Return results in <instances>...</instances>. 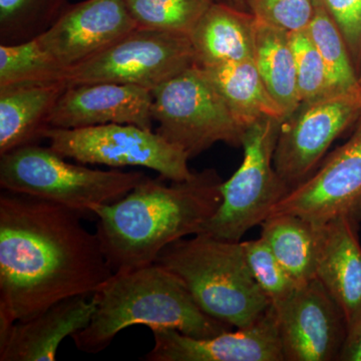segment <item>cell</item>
<instances>
[{
    "instance_id": "cell-1",
    "label": "cell",
    "mask_w": 361,
    "mask_h": 361,
    "mask_svg": "<svg viewBox=\"0 0 361 361\" xmlns=\"http://www.w3.org/2000/svg\"><path fill=\"white\" fill-rule=\"evenodd\" d=\"M89 214L32 195L0 194V336L73 296L92 297L114 274Z\"/></svg>"
},
{
    "instance_id": "cell-2",
    "label": "cell",
    "mask_w": 361,
    "mask_h": 361,
    "mask_svg": "<svg viewBox=\"0 0 361 361\" xmlns=\"http://www.w3.org/2000/svg\"><path fill=\"white\" fill-rule=\"evenodd\" d=\"M147 178L115 203L92 209L97 238L114 273L155 263L173 242L199 234L222 203L224 180L215 169L185 180Z\"/></svg>"
},
{
    "instance_id": "cell-3",
    "label": "cell",
    "mask_w": 361,
    "mask_h": 361,
    "mask_svg": "<svg viewBox=\"0 0 361 361\" xmlns=\"http://www.w3.org/2000/svg\"><path fill=\"white\" fill-rule=\"evenodd\" d=\"M92 297L96 302L92 320L71 336L85 353H101L122 330L135 325L167 327L201 339L233 329L203 312L182 280L157 263L114 273Z\"/></svg>"
},
{
    "instance_id": "cell-4",
    "label": "cell",
    "mask_w": 361,
    "mask_h": 361,
    "mask_svg": "<svg viewBox=\"0 0 361 361\" xmlns=\"http://www.w3.org/2000/svg\"><path fill=\"white\" fill-rule=\"evenodd\" d=\"M155 263L182 280L203 312L230 326H249L271 306L252 275L241 241L200 233L171 243Z\"/></svg>"
},
{
    "instance_id": "cell-5",
    "label": "cell",
    "mask_w": 361,
    "mask_h": 361,
    "mask_svg": "<svg viewBox=\"0 0 361 361\" xmlns=\"http://www.w3.org/2000/svg\"><path fill=\"white\" fill-rule=\"evenodd\" d=\"M66 159L39 144L13 149L0 156V186L97 218L92 212L94 207L115 203L148 178L135 171L94 170Z\"/></svg>"
},
{
    "instance_id": "cell-6",
    "label": "cell",
    "mask_w": 361,
    "mask_h": 361,
    "mask_svg": "<svg viewBox=\"0 0 361 361\" xmlns=\"http://www.w3.org/2000/svg\"><path fill=\"white\" fill-rule=\"evenodd\" d=\"M156 133L190 160L218 142L242 148L244 128L200 68L190 66L152 92Z\"/></svg>"
},
{
    "instance_id": "cell-7",
    "label": "cell",
    "mask_w": 361,
    "mask_h": 361,
    "mask_svg": "<svg viewBox=\"0 0 361 361\" xmlns=\"http://www.w3.org/2000/svg\"><path fill=\"white\" fill-rule=\"evenodd\" d=\"M282 121L263 118L246 128L243 161L222 184V203L201 233L216 238L241 241L291 191L274 167V153ZM200 234V233H199Z\"/></svg>"
},
{
    "instance_id": "cell-8",
    "label": "cell",
    "mask_w": 361,
    "mask_h": 361,
    "mask_svg": "<svg viewBox=\"0 0 361 361\" xmlns=\"http://www.w3.org/2000/svg\"><path fill=\"white\" fill-rule=\"evenodd\" d=\"M44 139L66 159L84 165L144 167L169 180H185L193 175L183 149L153 130L134 125L94 126L78 129L47 128Z\"/></svg>"
},
{
    "instance_id": "cell-9",
    "label": "cell",
    "mask_w": 361,
    "mask_h": 361,
    "mask_svg": "<svg viewBox=\"0 0 361 361\" xmlns=\"http://www.w3.org/2000/svg\"><path fill=\"white\" fill-rule=\"evenodd\" d=\"M193 66L195 54L188 35L135 27L103 51L70 68L65 80L68 87L116 82L153 92Z\"/></svg>"
},
{
    "instance_id": "cell-10",
    "label": "cell",
    "mask_w": 361,
    "mask_h": 361,
    "mask_svg": "<svg viewBox=\"0 0 361 361\" xmlns=\"http://www.w3.org/2000/svg\"><path fill=\"white\" fill-rule=\"evenodd\" d=\"M361 114V87L353 92L303 102L282 121L274 167L290 189L315 172L330 146Z\"/></svg>"
},
{
    "instance_id": "cell-11",
    "label": "cell",
    "mask_w": 361,
    "mask_h": 361,
    "mask_svg": "<svg viewBox=\"0 0 361 361\" xmlns=\"http://www.w3.org/2000/svg\"><path fill=\"white\" fill-rule=\"evenodd\" d=\"M285 361H338L348 327L336 299L314 278L275 311Z\"/></svg>"
},
{
    "instance_id": "cell-12",
    "label": "cell",
    "mask_w": 361,
    "mask_h": 361,
    "mask_svg": "<svg viewBox=\"0 0 361 361\" xmlns=\"http://www.w3.org/2000/svg\"><path fill=\"white\" fill-rule=\"evenodd\" d=\"M361 207V128L315 172L292 189L271 215L292 214L322 224Z\"/></svg>"
},
{
    "instance_id": "cell-13",
    "label": "cell",
    "mask_w": 361,
    "mask_h": 361,
    "mask_svg": "<svg viewBox=\"0 0 361 361\" xmlns=\"http://www.w3.org/2000/svg\"><path fill=\"white\" fill-rule=\"evenodd\" d=\"M151 330L155 344L145 355L147 361H285L271 306L253 324L211 338H194L167 327Z\"/></svg>"
},
{
    "instance_id": "cell-14",
    "label": "cell",
    "mask_w": 361,
    "mask_h": 361,
    "mask_svg": "<svg viewBox=\"0 0 361 361\" xmlns=\"http://www.w3.org/2000/svg\"><path fill=\"white\" fill-rule=\"evenodd\" d=\"M135 28L125 0H84L66 7L37 40L68 71L103 51Z\"/></svg>"
},
{
    "instance_id": "cell-15",
    "label": "cell",
    "mask_w": 361,
    "mask_h": 361,
    "mask_svg": "<svg viewBox=\"0 0 361 361\" xmlns=\"http://www.w3.org/2000/svg\"><path fill=\"white\" fill-rule=\"evenodd\" d=\"M152 90L137 85L94 82L71 85L49 118V128L78 129L94 126L134 125L153 130Z\"/></svg>"
},
{
    "instance_id": "cell-16",
    "label": "cell",
    "mask_w": 361,
    "mask_h": 361,
    "mask_svg": "<svg viewBox=\"0 0 361 361\" xmlns=\"http://www.w3.org/2000/svg\"><path fill=\"white\" fill-rule=\"evenodd\" d=\"M360 222L361 207L319 224L318 234L316 278L341 306L348 330L361 320Z\"/></svg>"
},
{
    "instance_id": "cell-17",
    "label": "cell",
    "mask_w": 361,
    "mask_h": 361,
    "mask_svg": "<svg viewBox=\"0 0 361 361\" xmlns=\"http://www.w3.org/2000/svg\"><path fill=\"white\" fill-rule=\"evenodd\" d=\"M96 311L92 297L73 296L16 322L0 336V361H54L66 337L85 329Z\"/></svg>"
},
{
    "instance_id": "cell-18",
    "label": "cell",
    "mask_w": 361,
    "mask_h": 361,
    "mask_svg": "<svg viewBox=\"0 0 361 361\" xmlns=\"http://www.w3.org/2000/svg\"><path fill=\"white\" fill-rule=\"evenodd\" d=\"M66 87V80L0 87V156L44 139L49 116Z\"/></svg>"
},
{
    "instance_id": "cell-19",
    "label": "cell",
    "mask_w": 361,
    "mask_h": 361,
    "mask_svg": "<svg viewBox=\"0 0 361 361\" xmlns=\"http://www.w3.org/2000/svg\"><path fill=\"white\" fill-rule=\"evenodd\" d=\"M256 18L249 11L215 1L190 33L199 68L253 59Z\"/></svg>"
},
{
    "instance_id": "cell-20",
    "label": "cell",
    "mask_w": 361,
    "mask_h": 361,
    "mask_svg": "<svg viewBox=\"0 0 361 361\" xmlns=\"http://www.w3.org/2000/svg\"><path fill=\"white\" fill-rule=\"evenodd\" d=\"M200 70L244 128L263 118L284 120L283 111L268 92L253 59Z\"/></svg>"
},
{
    "instance_id": "cell-21",
    "label": "cell",
    "mask_w": 361,
    "mask_h": 361,
    "mask_svg": "<svg viewBox=\"0 0 361 361\" xmlns=\"http://www.w3.org/2000/svg\"><path fill=\"white\" fill-rule=\"evenodd\" d=\"M253 61L268 92L286 118L301 103L289 32L256 20Z\"/></svg>"
},
{
    "instance_id": "cell-22",
    "label": "cell",
    "mask_w": 361,
    "mask_h": 361,
    "mask_svg": "<svg viewBox=\"0 0 361 361\" xmlns=\"http://www.w3.org/2000/svg\"><path fill=\"white\" fill-rule=\"evenodd\" d=\"M260 226L261 238L299 284L316 278L319 224L292 214H276Z\"/></svg>"
},
{
    "instance_id": "cell-23",
    "label": "cell",
    "mask_w": 361,
    "mask_h": 361,
    "mask_svg": "<svg viewBox=\"0 0 361 361\" xmlns=\"http://www.w3.org/2000/svg\"><path fill=\"white\" fill-rule=\"evenodd\" d=\"M306 30L329 71L332 94H343L360 89L357 71L351 61L345 40L338 26L317 0H315L312 20Z\"/></svg>"
},
{
    "instance_id": "cell-24",
    "label": "cell",
    "mask_w": 361,
    "mask_h": 361,
    "mask_svg": "<svg viewBox=\"0 0 361 361\" xmlns=\"http://www.w3.org/2000/svg\"><path fill=\"white\" fill-rule=\"evenodd\" d=\"M70 4L68 0H0V44L37 39Z\"/></svg>"
},
{
    "instance_id": "cell-25",
    "label": "cell",
    "mask_w": 361,
    "mask_h": 361,
    "mask_svg": "<svg viewBox=\"0 0 361 361\" xmlns=\"http://www.w3.org/2000/svg\"><path fill=\"white\" fill-rule=\"evenodd\" d=\"M66 73L37 39L0 44V87L65 80Z\"/></svg>"
},
{
    "instance_id": "cell-26",
    "label": "cell",
    "mask_w": 361,
    "mask_h": 361,
    "mask_svg": "<svg viewBox=\"0 0 361 361\" xmlns=\"http://www.w3.org/2000/svg\"><path fill=\"white\" fill-rule=\"evenodd\" d=\"M135 27L188 35L216 0H125Z\"/></svg>"
},
{
    "instance_id": "cell-27",
    "label": "cell",
    "mask_w": 361,
    "mask_h": 361,
    "mask_svg": "<svg viewBox=\"0 0 361 361\" xmlns=\"http://www.w3.org/2000/svg\"><path fill=\"white\" fill-rule=\"evenodd\" d=\"M247 263L261 290L275 311L282 307L294 295L298 282L277 260L262 238L242 242Z\"/></svg>"
},
{
    "instance_id": "cell-28",
    "label": "cell",
    "mask_w": 361,
    "mask_h": 361,
    "mask_svg": "<svg viewBox=\"0 0 361 361\" xmlns=\"http://www.w3.org/2000/svg\"><path fill=\"white\" fill-rule=\"evenodd\" d=\"M289 37L295 56L297 85L301 103L317 101L334 94L329 71L307 30L289 33Z\"/></svg>"
},
{
    "instance_id": "cell-29",
    "label": "cell",
    "mask_w": 361,
    "mask_h": 361,
    "mask_svg": "<svg viewBox=\"0 0 361 361\" xmlns=\"http://www.w3.org/2000/svg\"><path fill=\"white\" fill-rule=\"evenodd\" d=\"M256 18L289 33L305 30L315 11V0H245Z\"/></svg>"
},
{
    "instance_id": "cell-30",
    "label": "cell",
    "mask_w": 361,
    "mask_h": 361,
    "mask_svg": "<svg viewBox=\"0 0 361 361\" xmlns=\"http://www.w3.org/2000/svg\"><path fill=\"white\" fill-rule=\"evenodd\" d=\"M341 30L356 71L361 68V0H317Z\"/></svg>"
},
{
    "instance_id": "cell-31",
    "label": "cell",
    "mask_w": 361,
    "mask_h": 361,
    "mask_svg": "<svg viewBox=\"0 0 361 361\" xmlns=\"http://www.w3.org/2000/svg\"><path fill=\"white\" fill-rule=\"evenodd\" d=\"M338 361H361V320L348 330Z\"/></svg>"
},
{
    "instance_id": "cell-32",
    "label": "cell",
    "mask_w": 361,
    "mask_h": 361,
    "mask_svg": "<svg viewBox=\"0 0 361 361\" xmlns=\"http://www.w3.org/2000/svg\"><path fill=\"white\" fill-rule=\"evenodd\" d=\"M216 1L224 2V4H230V6L237 7V8L247 11L245 0H216Z\"/></svg>"
},
{
    "instance_id": "cell-33",
    "label": "cell",
    "mask_w": 361,
    "mask_h": 361,
    "mask_svg": "<svg viewBox=\"0 0 361 361\" xmlns=\"http://www.w3.org/2000/svg\"><path fill=\"white\" fill-rule=\"evenodd\" d=\"M356 128H361V114L360 118H358L357 123H356Z\"/></svg>"
},
{
    "instance_id": "cell-34",
    "label": "cell",
    "mask_w": 361,
    "mask_h": 361,
    "mask_svg": "<svg viewBox=\"0 0 361 361\" xmlns=\"http://www.w3.org/2000/svg\"><path fill=\"white\" fill-rule=\"evenodd\" d=\"M358 84H360V85L361 87V68H360V73H358Z\"/></svg>"
}]
</instances>
